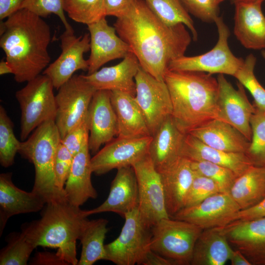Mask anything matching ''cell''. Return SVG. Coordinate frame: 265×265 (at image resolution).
Returning a JSON list of instances; mask_svg holds the SVG:
<instances>
[{"label": "cell", "instance_id": "6da1fadb", "mask_svg": "<svg viewBox=\"0 0 265 265\" xmlns=\"http://www.w3.org/2000/svg\"><path fill=\"white\" fill-rule=\"evenodd\" d=\"M140 67L163 81L170 62L185 55L192 37L183 24L170 26L158 18L144 0H134L128 12L113 24Z\"/></svg>", "mask_w": 265, "mask_h": 265}, {"label": "cell", "instance_id": "7a4b0ae2", "mask_svg": "<svg viewBox=\"0 0 265 265\" xmlns=\"http://www.w3.org/2000/svg\"><path fill=\"white\" fill-rule=\"evenodd\" d=\"M0 47L16 82H27L49 66L51 32L42 18L21 9L0 21Z\"/></svg>", "mask_w": 265, "mask_h": 265}, {"label": "cell", "instance_id": "3957f363", "mask_svg": "<svg viewBox=\"0 0 265 265\" xmlns=\"http://www.w3.org/2000/svg\"><path fill=\"white\" fill-rule=\"evenodd\" d=\"M171 97V116L185 134L214 119H219L217 79L212 74L167 70L164 76Z\"/></svg>", "mask_w": 265, "mask_h": 265}, {"label": "cell", "instance_id": "277c9868", "mask_svg": "<svg viewBox=\"0 0 265 265\" xmlns=\"http://www.w3.org/2000/svg\"><path fill=\"white\" fill-rule=\"evenodd\" d=\"M85 210L67 200L47 203L41 218L22 225L21 232L36 248H57L56 253L68 265H76L77 240L87 221Z\"/></svg>", "mask_w": 265, "mask_h": 265}, {"label": "cell", "instance_id": "5b68a950", "mask_svg": "<svg viewBox=\"0 0 265 265\" xmlns=\"http://www.w3.org/2000/svg\"><path fill=\"white\" fill-rule=\"evenodd\" d=\"M60 140L55 120H48L21 142L18 152L33 164L35 179L32 191L46 203L67 200L64 191L56 186L54 173L56 150Z\"/></svg>", "mask_w": 265, "mask_h": 265}, {"label": "cell", "instance_id": "8992f818", "mask_svg": "<svg viewBox=\"0 0 265 265\" xmlns=\"http://www.w3.org/2000/svg\"><path fill=\"white\" fill-rule=\"evenodd\" d=\"M203 230L186 221L162 219L151 227L150 249L174 265H190L195 244Z\"/></svg>", "mask_w": 265, "mask_h": 265}, {"label": "cell", "instance_id": "52a82bcc", "mask_svg": "<svg viewBox=\"0 0 265 265\" xmlns=\"http://www.w3.org/2000/svg\"><path fill=\"white\" fill-rule=\"evenodd\" d=\"M53 85L45 75L27 82L15 94L21 111L20 137L26 140L31 132L45 121L55 120L56 113Z\"/></svg>", "mask_w": 265, "mask_h": 265}, {"label": "cell", "instance_id": "ba28073f", "mask_svg": "<svg viewBox=\"0 0 265 265\" xmlns=\"http://www.w3.org/2000/svg\"><path fill=\"white\" fill-rule=\"evenodd\" d=\"M214 23L218 38L214 47L200 55H184L174 59L169 64L168 70L235 76L243 65L244 59L236 56L231 51L228 44L230 32L223 18L219 16Z\"/></svg>", "mask_w": 265, "mask_h": 265}, {"label": "cell", "instance_id": "9c48e42d", "mask_svg": "<svg viewBox=\"0 0 265 265\" xmlns=\"http://www.w3.org/2000/svg\"><path fill=\"white\" fill-rule=\"evenodd\" d=\"M119 236L105 244V260L117 265H139L150 249L151 227L142 219L138 207L127 213Z\"/></svg>", "mask_w": 265, "mask_h": 265}, {"label": "cell", "instance_id": "30bf717a", "mask_svg": "<svg viewBox=\"0 0 265 265\" xmlns=\"http://www.w3.org/2000/svg\"><path fill=\"white\" fill-rule=\"evenodd\" d=\"M96 91L84 75L76 74L58 89L55 96V122L61 139L86 118L89 105Z\"/></svg>", "mask_w": 265, "mask_h": 265}, {"label": "cell", "instance_id": "8fae6325", "mask_svg": "<svg viewBox=\"0 0 265 265\" xmlns=\"http://www.w3.org/2000/svg\"><path fill=\"white\" fill-rule=\"evenodd\" d=\"M135 101L152 136L172 112V102L164 81L159 80L140 67L135 77Z\"/></svg>", "mask_w": 265, "mask_h": 265}, {"label": "cell", "instance_id": "7c38bea8", "mask_svg": "<svg viewBox=\"0 0 265 265\" xmlns=\"http://www.w3.org/2000/svg\"><path fill=\"white\" fill-rule=\"evenodd\" d=\"M138 188V209L143 220L152 227L167 213L160 173L149 154L132 165Z\"/></svg>", "mask_w": 265, "mask_h": 265}, {"label": "cell", "instance_id": "4fadbf2b", "mask_svg": "<svg viewBox=\"0 0 265 265\" xmlns=\"http://www.w3.org/2000/svg\"><path fill=\"white\" fill-rule=\"evenodd\" d=\"M61 52L58 57L43 72L58 90L78 70L87 71L88 63L84 53L90 49V37L86 33L79 37L65 30L60 37Z\"/></svg>", "mask_w": 265, "mask_h": 265}, {"label": "cell", "instance_id": "5bb4252c", "mask_svg": "<svg viewBox=\"0 0 265 265\" xmlns=\"http://www.w3.org/2000/svg\"><path fill=\"white\" fill-rule=\"evenodd\" d=\"M152 139V136L113 139L91 158L92 172L101 175L114 169L132 166L148 154Z\"/></svg>", "mask_w": 265, "mask_h": 265}, {"label": "cell", "instance_id": "9a60e30c", "mask_svg": "<svg viewBox=\"0 0 265 265\" xmlns=\"http://www.w3.org/2000/svg\"><path fill=\"white\" fill-rule=\"evenodd\" d=\"M217 80L219 119L233 126L250 142V119L255 110L254 105L249 101L244 86L239 82L236 89L223 74H219Z\"/></svg>", "mask_w": 265, "mask_h": 265}, {"label": "cell", "instance_id": "2e32d148", "mask_svg": "<svg viewBox=\"0 0 265 265\" xmlns=\"http://www.w3.org/2000/svg\"><path fill=\"white\" fill-rule=\"evenodd\" d=\"M240 210L229 193L218 192L196 205L182 209L172 218L192 223L204 230L226 225Z\"/></svg>", "mask_w": 265, "mask_h": 265}, {"label": "cell", "instance_id": "e0dca14e", "mask_svg": "<svg viewBox=\"0 0 265 265\" xmlns=\"http://www.w3.org/2000/svg\"><path fill=\"white\" fill-rule=\"evenodd\" d=\"M87 26L90 37L87 74L98 71L108 62L124 58L131 52L129 46L119 37L114 26L108 24L106 17Z\"/></svg>", "mask_w": 265, "mask_h": 265}, {"label": "cell", "instance_id": "ac0fdd59", "mask_svg": "<svg viewBox=\"0 0 265 265\" xmlns=\"http://www.w3.org/2000/svg\"><path fill=\"white\" fill-rule=\"evenodd\" d=\"M86 119L89 131V149L96 154L101 145L117 136V121L111 102L110 91L100 90L95 92Z\"/></svg>", "mask_w": 265, "mask_h": 265}, {"label": "cell", "instance_id": "d6986e66", "mask_svg": "<svg viewBox=\"0 0 265 265\" xmlns=\"http://www.w3.org/2000/svg\"><path fill=\"white\" fill-rule=\"evenodd\" d=\"M218 228L251 265H265V217L234 221Z\"/></svg>", "mask_w": 265, "mask_h": 265}, {"label": "cell", "instance_id": "ffe728a7", "mask_svg": "<svg viewBox=\"0 0 265 265\" xmlns=\"http://www.w3.org/2000/svg\"><path fill=\"white\" fill-rule=\"evenodd\" d=\"M117 170L107 198L98 207L85 210L87 216L105 212H113L124 216L138 207V184L133 168L130 166Z\"/></svg>", "mask_w": 265, "mask_h": 265}, {"label": "cell", "instance_id": "44dd1931", "mask_svg": "<svg viewBox=\"0 0 265 265\" xmlns=\"http://www.w3.org/2000/svg\"><path fill=\"white\" fill-rule=\"evenodd\" d=\"M139 68L137 58L130 52L118 64L103 67L84 77L97 90L118 91L135 97V77Z\"/></svg>", "mask_w": 265, "mask_h": 265}, {"label": "cell", "instance_id": "7402d4cb", "mask_svg": "<svg viewBox=\"0 0 265 265\" xmlns=\"http://www.w3.org/2000/svg\"><path fill=\"white\" fill-rule=\"evenodd\" d=\"M46 204L44 199L31 191L27 192L12 182V173L0 175V235L11 216L41 211Z\"/></svg>", "mask_w": 265, "mask_h": 265}, {"label": "cell", "instance_id": "603a6c76", "mask_svg": "<svg viewBox=\"0 0 265 265\" xmlns=\"http://www.w3.org/2000/svg\"><path fill=\"white\" fill-rule=\"evenodd\" d=\"M262 1L236 3L234 33L245 48L265 49V16Z\"/></svg>", "mask_w": 265, "mask_h": 265}, {"label": "cell", "instance_id": "cb8c5ba5", "mask_svg": "<svg viewBox=\"0 0 265 265\" xmlns=\"http://www.w3.org/2000/svg\"><path fill=\"white\" fill-rule=\"evenodd\" d=\"M164 191L166 209L171 218L184 207L194 172L190 160L181 156L159 173Z\"/></svg>", "mask_w": 265, "mask_h": 265}, {"label": "cell", "instance_id": "d4e9b609", "mask_svg": "<svg viewBox=\"0 0 265 265\" xmlns=\"http://www.w3.org/2000/svg\"><path fill=\"white\" fill-rule=\"evenodd\" d=\"M186 134L178 129L170 116L152 136L148 154L159 173L182 156Z\"/></svg>", "mask_w": 265, "mask_h": 265}, {"label": "cell", "instance_id": "484cf974", "mask_svg": "<svg viewBox=\"0 0 265 265\" xmlns=\"http://www.w3.org/2000/svg\"><path fill=\"white\" fill-rule=\"evenodd\" d=\"M181 156L190 160L211 162L227 168L238 177L254 165L245 153L229 152L213 148L190 134H186Z\"/></svg>", "mask_w": 265, "mask_h": 265}, {"label": "cell", "instance_id": "4316f807", "mask_svg": "<svg viewBox=\"0 0 265 265\" xmlns=\"http://www.w3.org/2000/svg\"><path fill=\"white\" fill-rule=\"evenodd\" d=\"M89 151L88 143L74 156L64 188L68 202L78 207H80L88 199H95L98 196L91 179L93 172Z\"/></svg>", "mask_w": 265, "mask_h": 265}, {"label": "cell", "instance_id": "83f0119b", "mask_svg": "<svg viewBox=\"0 0 265 265\" xmlns=\"http://www.w3.org/2000/svg\"><path fill=\"white\" fill-rule=\"evenodd\" d=\"M188 133L209 146L226 152L246 153L250 144L237 129L217 119L209 121Z\"/></svg>", "mask_w": 265, "mask_h": 265}, {"label": "cell", "instance_id": "f1b7e54d", "mask_svg": "<svg viewBox=\"0 0 265 265\" xmlns=\"http://www.w3.org/2000/svg\"><path fill=\"white\" fill-rule=\"evenodd\" d=\"M110 91L117 121V136L135 138L151 136L134 97L118 91Z\"/></svg>", "mask_w": 265, "mask_h": 265}, {"label": "cell", "instance_id": "f546056e", "mask_svg": "<svg viewBox=\"0 0 265 265\" xmlns=\"http://www.w3.org/2000/svg\"><path fill=\"white\" fill-rule=\"evenodd\" d=\"M233 249L219 228L204 230L195 244L190 265H224Z\"/></svg>", "mask_w": 265, "mask_h": 265}, {"label": "cell", "instance_id": "4dcf8cb0", "mask_svg": "<svg viewBox=\"0 0 265 265\" xmlns=\"http://www.w3.org/2000/svg\"><path fill=\"white\" fill-rule=\"evenodd\" d=\"M229 194L240 210L260 202L265 197V166H250L237 177Z\"/></svg>", "mask_w": 265, "mask_h": 265}, {"label": "cell", "instance_id": "1f68e13d", "mask_svg": "<svg viewBox=\"0 0 265 265\" xmlns=\"http://www.w3.org/2000/svg\"><path fill=\"white\" fill-rule=\"evenodd\" d=\"M108 222L104 218L87 220L79 238L82 249L78 265H92L99 260H105L104 241Z\"/></svg>", "mask_w": 265, "mask_h": 265}, {"label": "cell", "instance_id": "d6a6232c", "mask_svg": "<svg viewBox=\"0 0 265 265\" xmlns=\"http://www.w3.org/2000/svg\"><path fill=\"white\" fill-rule=\"evenodd\" d=\"M153 13L170 26L183 24L191 31L194 40L198 34L193 21L180 0H144Z\"/></svg>", "mask_w": 265, "mask_h": 265}, {"label": "cell", "instance_id": "836d02e7", "mask_svg": "<svg viewBox=\"0 0 265 265\" xmlns=\"http://www.w3.org/2000/svg\"><path fill=\"white\" fill-rule=\"evenodd\" d=\"M6 241L7 245L0 252V265H27L35 247L25 235L22 232L11 233L7 236Z\"/></svg>", "mask_w": 265, "mask_h": 265}, {"label": "cell", "instance_id": "e575fe53", "mask_svg": "<svg viewBox=\"0 0 265 265\" xmlns=\"http://www.w3.org/2000/svg\"><path fill=\"white\" fill-rule=\"evenodd\" d=\"M105 0H63V8L76 22L88 25L106 17Z\"/></svg>", "mask_w": 265, "mask_h": 265}, {"label": "cell", "instance_id": "d590c367", "mask_svg": "<svg viewBox=\"0 0 265 265\" xmlns=\"http://www.w3.org/2000/svg\"><path fill=\"white\" fill-rule=\"evenodd\" d=\"M250 126L251 139L246 154L254 165L265 166V110L255 106Z\"/></svg>", "mask_w": 265, "mask_h": 265}, {"label": "cell", "instance_id": "8d00e7d4", "mask_svg": "<svg viewBox=\"0 0 265 265\" xmlns=\"http://www.w3.org/2000/svg\"><path fill=\"white\" fill-rule=\"evenodd\" d=\"M21 143L14 134L12 122L4 107L0 106V163L2 166L8 167L13 164Z\"/></svg>", "mask_w": 265, "mask_h": 265}, {"label": "cell", "instance_id": "74e56055", "mask_svg": "<svg viewBox=\"0 0 265 265\" xmlns=\"http://www.w3.org/2000/svg\"><path fill=\"white\" fill-rule=\"evenodd\" d=\"M256 63V57L253 54H249L234 77L249 91L254 99V106L265 110V89L254 74Z\"/></svg>", "mask_w": 265, "mask_h": 265}, {"label": "cell", "instance_id": "f35d334b", "mask_svg": "<svg viewBox=\"0 0 265 265\" xmlns=\"http://www.w3.org/2000/svg\"><path fill=\"white\" fill-rule=\"evenodd\" d=\"M194 173L212 180L218 186L220 192L229 193L237 177L230 169L216 164L203 160H190Z\"/></svg>", "mask_w": 265, "mask_h": 265}, {"label": "cell", "instance_id": "ab89813d", "mask_svg": "<svg viewBox=\"0 0 265 265\" xmlns=\"http://www.w3.org/2000/svg\"><path fill=\"white\" fill-rule=\"evenodd\" d=\"M21 9H26L42 18L54 14L62 22L66 30L74 32L66 18L63 0H25Z\"/></svg>", "mask_w": 265, "mask_h": 265}, {"label": "cell", "instance_id": "60d3db41", "mask_svg": "<svg viewBox=\"0 0 265 265\" xmlns=\"http://www.w3.org/2000/svg\"><path fill=\"white\" fill-rule=\"evenodd\" d=\"M194 173L193 181L185 198L183 208L196 205L209 196L220 192L218 186L212 180Z\"/></svg>", "mask_w": 265, "mask_h": 265}, {"label": "cell", "instance_id": "b9f144b4", "mask_svg": "<svg viewBox=\"0 0 265 265\" xmlns=\"http://www.w3.org/2000/svg\"><path fill=\"white\" fill-rule=\"evenodd\" d=\"M186 11L202 21L214 23L219 17V5L213 0H180Z\"/></svg>", "mask_w": 265, "mask_h": 265}, {"label": "cell", "instance_id": "7bdbcfd3", "mask_svg": "<svg viewBox=\"0 0 265 265\" xmlns=\"http://www.w3.org/2000/svg\"><path fill=\"white\" fill-rule=\"evenodd\" d=\"M86 118L72 128L60 140L74 156L88 143L89 131Z\"/></svg>", "mask_w": 265, "mask_h": 265}, {"label": "cell", "instance_id": "ee69618b", "mask_svg": "<svg viewBox=\"0 0 265 265\" xmlns=\"http://www.w3.org/2000/svg\"><path fill=\"white\" fill-rule=\"evenodd\" d=\"M265 217V197L257 204L236 212L230 218L229 223L237 220H249Z\"/></svg>", "mask_w": 265, "mask_h": 265}, {"label": "cell", "instance_id": "f6af8a7d", "mask_svg": "<svg viewBox=\"0 0 265 265\" xmlns=\"http://www.w3.org/2000/svg\"><path fill=\"white\" fill-rule=\"evenodd\" d=\"M134 0H105L106 16L117 18L125 15L130 10Z\"/></svg>", "mask_w": 265, "mask_h": 265}, {"label": "cell", "instance_id": "bcb514c9", "mask_svg": "<svg viewBox=\"0 0 265 265\" xmlns=\"http://www.w3.org/2000/svg\"><path fill=\"white\" fill-rule=\"evenodd\" d=\"M30 264L33 265H68L56 253L38 252L31 259Z\"/></svg>", "mask_w": 265, "mask_h": 265}, {"label": "cell", "instance_id": "7dc6e473", "mask_svg": "<svg viewBox=\"0 0 265 265\" xmlns=\"http://www.w3.org/2000/svg\"><path fill=\"white\" fill-rule=\"evenodd\" d=\"M71 165L55 160L54 173L56 185L58 189L63 191L64 186L70 173Z\"/></svg>", "mask_w": 265, "mask_h": 265}, {"label": "cell", "instance_id": "c3c4849f", "mask_svg": "<svg viewBox=\"0 0 265 265\" xmlns=\"http://www.w3.org/2000/svg\"><path fill=\"white\" fill-rule=\"evenodd\" d=\"M25 0H0V20L2 21L20 9Z\"/></svg>", "mask_w": 265, "mask_h": 265}, {"label": "cell", "instance_id": "681fc988", "mask_svg": "<svg viewBox=\"0 0 265 265\" xmlns=\"http://www.w3.org/2000/svg\"><path fill=\"white\" fill-rule=\"evenodd\" d=\"M139 265H172L170 260L159 255L151 249L146 253Z\"/></svg>", "mask_w": 265, "mask_h": 265}, {"label": "cell", "instance_id": "f907efd6", "mask_svg": "<svg viewBox=\"0 0 265 265\" xmlns=\"http://www.w3.org/2000/svg\"><path fill=\"white\" fill-rule=\"evenodd\" d=\"M74 156L61 142L58 145L55 153V160L72 165Z\"/></svg>", "mask_w": 265, "mask_h": 265}, {"label": "cell", "instance_id": "816d5d0a", "mask_svg": "<svg viewBox=\"0 0 265 265\" xmlns=\"http://www.w3.org/2000/svg\"><path fill=\"white\" fill-rule=\"evenodd\" d=\"M229 261L232 265H252L243 254L237 249H233Z\"/></svg>", "mask_w": 265, "mask_h": 265}, {"label": "cell", "instance_id": "f5cc1de1", "mask_svg": "<svg viewBox=\"0 0 265 265\" xmlns=\"http://www.w3.org/2000/svg\"><path fill=\"white\" fill-rule=\"evenodd\" d=\"M13 71L10 65L5 59H2L0 62V75H3L7 74H12Z\"/></svg>", "mask_w": 265, "mask_h": 265}, {"label": "cell", "instance_id": "db71d44e", "mask_svg": "<svg viewBox=\"0 0 265 265\" xmlns=\"http://www.w3.org/2000/svg\"><path fill=\"white\" fill-rule=\"evenodd\" d=\"M265 0H230L232 3L235 4L239 2H253L257 1L263 2Z\"/></svg>", "mask_w": 265, "mask_h": 265}, {"label": "cell", "instance_id": "11a10c76", "mask_svg": "<svg viewBox=\"0 0 265 265\" xmlns=\"http://www.w3.org/2000/svg\"><path fill=\"white\" fill-rule=\"evenodd\" d=\"M215 3L219 5L221 2L224 1L225 0H213Z\"/></svg>", "mask_w": 265, "mask_h": 265}, {"label": "cell", "instance_id": "9f6ffc18", "mask_svg": "<svg viewBox=\"0 0 265 265\" xmlns=\"http://www.w3.org/2000/svg\"><path fill=\"white\" fill-rule=\"evenodd\" d=\"M262 55L263 56V57L264 58V59L265 60V50H264L262 51Z\"/></svg>", "mask_w": 265, "mask_h": 265}]
</instances>
